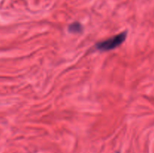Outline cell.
<instances>
[{"mask_svg": "<svg viewBox=\"0 0 154 153\" xmlns=\"http://www.w3.org/2000/svg\"><path fill=\"white\" fill-rule=\"evenodd\" d=\"M68 29H69V32L77 34V33H81L83 31V26L80 22H75L69 26Z\"/></svg>", "mask_w": 154, "mask_h": 153, "instance_id": "2", "label": "cell"}, {"mask_svg": "<svg viewBox=\"0 0 154 153\" xmlns=\"http://www.w3.org/2000/svg\"><path fill=\"white\" fill-rule=\"evenodd\" d=\"M126 36H127L126 32H124L117 34V35L110 38L103 40V41L99 42V43L96 44V46L98 50L101 51L111 50H114L117 48V46H120L125 41Z\"/></svg>", "mask_w": 154, "mask_h": 153, "instance_id": "1", "label": "cell"}]
</instances>
